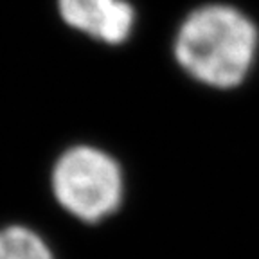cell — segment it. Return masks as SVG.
<instances>
[{"label": "cell", "mask_w": 259, "mask_h": 259, "mask_svg": "<svg viewBox=\"0 0 259 259\" xmlns=\"http://www.w3.org/2000/svg\"><path fill=\"white\" fill-rule=\"evenodd\" d=\"M177 63L212 89H234L250 74L259 51L257 25L229 4H207L184 18L175 36Z\"/></svg>", "instance_id": "obj_1"}, {"label": "cell", "mask_w": 259, "mask_h": 259, "mask_svg": "<svg viewBox=\"0 0 259 259\" xmlns=\"http://www.w3.org/2000/svg\"><path fill=\"white\" fill-rule=\"evenodd\" d=\"M58 205L83 223H99L115 214L124 198V177L117 160L96 146H72L51 171Z\"/></svg>", "instance_id": "obj_2"}, {"label": "cell", "mask_w": 259, "mask_h": 259, "mask_svg": "<svg viewBox=\"0 0 259 259\" xmlns=\"http://www.w3.org/2000/svg\"><path fill=\"white\" fill-rule=\"evenodd\" d=\"M63 22L108 45L124 44L135 25V9L126 0H58Z\"/></svg>", "instance_id": "obj_3"}, {"label": "cell", "mask_w": 259, "mask_h": 259, "mask_svg": "<svg viewBox=\"0 0 259 259\" xmlns=\"http://www.w3.org/2000/svg\"><path fill=\"white\" fill-rule=\"evenodd\" d=\"M0 259H56L47 241L25 225L0 229Z\"/></svg>", "instance_id": "obj_4"}]
</instances>
